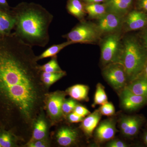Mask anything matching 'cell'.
I'll use <instances>...</instances> for the list:
<instances>
[{
	"label": "cell",
	"instance_id": "6da1fadb",
	"mask_svg": "<svg viewBox=\"0 0 147 147\" xmlns=\"http://www.w3.org/2000/svg\"><path fill=\"white\" fill-rule=\"evenodd\" d=\"M36 57L14 33L0 35V129L28 134L45 108L48 88Z\"/></svg>",
	"mask_w": 147,
	"mask_h": 147
},
{
	"label": "cell",
	"instance_id": "7a4b0ae2",
	"mask_svg": "<svg viewBox=\"0 0 147 147\" xmlns=\"http://www.w3.org/2000/svg\"><path fill=\"white\" fill-rule=\"evenodd\" d=\"M11 12L15 20L14 34L32 47H45L50 41L49 29L54 16L42 5L23 2Z\"/></svg>",
	"mask_w": 147,
	"mask_h": 147
},
{
	"label": "cell",
	"instance_id": "3957f363",
	"mask_svg": "<svg viewBox=\"0 0 147 147\" xmlns=\"http://www.w3.org/2000/svg\"><path fill=\"white\" fill-rule=\"evenodd\" d=\"M147 62V51L138 34L125 36L119 63L124 67L127 83L142 73Z\"/></svg>",
	"mask_w": 147,
	"mask_h": 147
},
{
	"label": "cell",
	"instance_id": "277c9868",
	"mask_svg": "<svg viewBox=\"0 0 147 147\" xmlns=\"http://www.w3.org/2000/svg\"><path fill=\"white\" fill-rule=\"evenodd\" d=\"M102 35L96 24L84 21L62 37L73 44L93 43L100 40Z\"/></svg>",
	"mask_w": 147,
	"mask_h": 147
},
{
	"label": "cell",
	"instance_id": "5b68a950",
	"mask_svg": "<svg viewBox=\"0 0 147 147\" xmlns=\"http://www.w3.org/2000/svg\"><path fill=\"white\" fill-rule=\"evenodd\" d=\"M100 60L103 65L119 63L122 49L119 33L106 35L100 40Z\"/></svg>",
	"mask_w": 147,
	"mask_h": 147
},
{
	"label": "cell",
	"instance_id": "8992f818",
	"mask_svg": "<svg viewBox=\"0 0 147 147\" xmlns=\"http://www.w3.org/2000/svg\"><path fill=\"white\" fill-rule=\"evenodd\" d=\"M102 76L115 90L120 92L127 84L126 72L123 65L119 63L109 64L102 70Z\"/></svg>",
	"mask_w": 147,
	"mask_h": 147
},
{
	"label": "cell",
	"instance_id": "52a82bcc",
	"mask_svg": "<svg viewBox=\"0 0 147 147\" xmlns=\"http://www.w3.org/2000/svg\"><path fill=\"white\" fill-rule=\"evenodd\" d=\"M66 94L65 92L57 91L48 93L45 97V108L50 119L53 122L59 121L64 116L62 107Z\"/></svg>",
	"mask_w": 147,
	"mask_h": 147
},
{
	"label": "cell",
	"instance_id": "ba28073f",
	"mask_svg": "<svg viewBox=\"0 0 147 147\" xmlns=\"http://www.w3.org/2000/svg\"><path fill=\"white\" fill-rule=\"evenodd\" d=\"M124 18L115 13L107 12L97 19L96 24L102 35L119 33L123 28Z\"/></svg>",
	"mask_w": 147,
	"mask_h": 147
},
{
	"label": "cell",
	"instance_id": "9c48e42d",
	"mask_svg": "<svg viewBox=\"0 0 147 147\" xmlns=\"http://www.w3.org/2000/svg\"><path fill=\"white\" fill-rule=\"evenodd\" d=\"M147 28V13L132 9L124 18L123 28L125 31H142Z\"/></svg>",
	"mask_w": 147,
	"mask_h": 147
},
{
	"label": "cell",
	"instance_id": "30bf717a",
	"mask_svg": "<svg viewBox=\"0 0 147 147\" xmlns=\"http://www.w3.org/2000/svg\"><path fill=\"white\" fill-rule=\"evenodd\" d=\"M144 121V118L142 116H125L120 120L119 127L123 135L131 138L139 133Z\"/></svg>",
	"mask_w": 147,
	"mask_h": 147
},
{
	"label": "cell",
	"instance_id": "8fae6325",
	"mask_svg": "<svg viewBox=\"0 0 147 147\" xmlns=\"http://www.w3.org/2000/svg\"><path fill=\"white\" fill-rule=\"evenodd\" d=\"M119 93L122 106L127 111H135L147 103V98L135 94L126 87Z\"/></svg>",
	"mask_w": 147,
	"mask_h": 147
},
{
	"label": "cell",
	"instance_id": "7c38bea8",
	"mask_svg": "<svg viewBox=\"0 0 147 147\" xmlns=\"http://www.w3.org/2000/svg\"><path fill=\"white\" fill-rule=\"evenodd\" d=\"M115 120L107 119L102 121L96 128L94 138L98 144H102L113 139L117 132Z\"/></svg>",
	"mask_w": 147,
	"mask_h": 147
},
{
	"label": "cell",
	"instance_id": "4fadbf2b",
	"mask_svg": "<svg viewBox=\"0 0 147 147\" xmlns=\"http://www.w3.org/2000/svg\"><path fill=\"white\" fill-rule=\"evenodd\" d=\"M134 0H105L107 12H111L124 17L133 9Z\"/></svg>",
	"mask_w": 147,
	"mask_h": 147
},
{
	"label": "cell",
	"instance_id": "5bb4252c",
	"mask_svg": "<svg viewBox=\"0 0 147 147\" xmlns=\"http://www.w3.org/2000/svg\"><path fill=\"white\" fill-rule=\"evenodd\" d=\"M102 117L99 110H96L90 113L82 121L81 127L84 134L88 137L92 135L94 129L97 127Z\"/></svg>",
	"mask_w": 147,
	"mask_h": 147
},
{
	"label": "cell",
	"instance_id": "9a60e30c",
	"mask_svg": "<svg viewBox=\"0 0 147 147\" xmlns=\"http://www.w3.org/2000/svg\"><path fill=\"white\" fill-rule=\"evenodd\" d=\"M78 133L75 129L68 127H63L58 130L56 138L59 145L68 147L74 144L77 140Z\"/></svg>",
	"mask_w": 147,
	"mask_h": 147
},
{
	"label": "cell",
	"instance_id": "2e32d148",
	"mask_svg": "<svg viewBox=\"0 0 147 147\" xmlns=\"http://www.w3.org/2000/svg\"><path fill=\"white\" fill-rule=\"evenodd\" d=\"M125 87L135 94L147 98V78L142 73Z\"/></svg>",
	"mask_w": 147,
	"mask_h": 147
},
{
	"label": "cell",
	"instance_id": "e0dca14e",
	"mask_svg": "<svg viewBox=\"0 0 147 147\" xmlns=\"http://www.w3.org/2000/svg\"><path fill=\"white\" fill-rule=\"evenodd\" d=\"M15 20L11 11H7L0 9V35L11 33L15 26Z\"/></svg>",
	"mask_w": 147,
	"mask_h": 147
},
{
	"label": "cell",
	"instance_id": "ac0fdd59",
	"mask_svg": "<svg viewBox=\"0 0 147 147\" xmlns=\"http://www.w3.org/2000/svg\"><path fill=\"white\" fill-rule=\"evenodd\" d=\"M47 124L42 112L35 121L32 132V137L30 141L45 139L47 137Z\"/></svg>",
	"mask_w": 147,
	"mask_h": 147
},
{
	"label": "cell",
	"instance_id": "d6986e66",
	"mask_svg": "<svg viewBox=\"0 0 147 147\" xmlns=\"http://www.w3.org/2000/svg\"><path fill=\"white\" fill-rule=\"evenodd\" d=\"M89 88L83 84H76L69 87L66 90L67 94L72 99L78 101H88Z\"/></svg>",
	"mask_w": 147,
	"mask_h": 147
},
{
	"label": "cell",
	"instance_id": "ffe728a7",
	"mask_svg": "<svg viewBox=\"0 0 147 147\" xmlns=\"http://www.w3.org/2000/svg\"><path fill=\"white\" fill-rule=\"evenodd\" d=\"M66 9L69 14L80 22L84 21L86 12L85 9V3L82 0H68Z\"/></svg>",
	"mask_w": 147,
	"mask_h": 147
},
{
	"label": "cell",
	"instance_id": "44dd1931",
	"mask_svg": "<svg viewBox=\"0 0 147 147\" xmlns=\"http://www.w3.org/2000/svg\"><path fill=\"white\" fill-rule=\"evenodd\" d=\"M85 9L89 18L97 20L107 13L106 7L104 3H90L85 4Z\"/></svg>",
	"mask_w": 147,
	"mask_h": 147
},
{
	"label": "cell",
	"instance_id": "7402d4cb",
	"mask_svg": "<svg viewBox=\"0 0 147 147\" xmlns=\"http://www.w3.org/2000/svg\"><path fill=\"white\" fill-rule=\"evenodd\" d=\"M73 43L71 41H65L60 44H55L47 48L43 52L39 55L37 56L36 59L37 61L42 59L49 57H53L57 56L58 53H60L63 49L67 47L69 45L73 44Z\"/></svg>",
	"mask_w": 147,
	"mask_h": 147
},
{
	"label": "cell",
	"instance_id": "603a6c76",
	"mask_svg": "<svg viewBox=\"0 0 147 147\" xmlns=\"http://www.w3.org/2000/svg\"><path fill=\"white\" fill-rule=\"evenodd\" d=\"M17 135L10 130L0 129V145L2 147L17 146Z\"/></svg>",
	"mask_w": 147,
	"mask_h": 147
},
{
	"label": "cell",
	"instance_id": "cb8c5ba5",
	"mask_svg": "<svg viewBox=\"0 0 147 147\" xmlns=\"http://www.w3.org/2000/svg\"><path fill=\"white\" fill-rule=\"evenodd\" d=\"M108 102V96L105 92V87L100 83H98L92 106L95 107L96 105H102Z\"/></svg>",
	"mask_w": 147,
	"mask_h": 147
},
{
	"label": "cell",
	"instance_id": "d4e9b609",
	"mask_svg": "<svg viewBox=\"0 0 147 147\" xmlns=\"http://www.w3.org/2000/svg\"><path fill=\"white\" fill-rule=\"evenodd\" d=\"M39 69L41 71L47 72H61L63 71L58 63L57 56L52 57L49 62L43 65H40Z\"/></svg>",
	"mask_w": 147,
	"mask_h": 147
},
{
	"label": "cell",
	"instance_id": "484cf974",
	"mask_svg": "<svg viewBox=\"0 0 147 147\" xmlns=\"http://www.w3.org/2000/svg\"><path fill=\"white\" fill-rule=\"evenodd\" d=\"M66 73L65 71H63L61 72H57L53 76L48 77H41V80L45 86L49 88L55 82H57L59 79L65 76Z\"/></svg>",
	"mask_w": 147,
	"mask_h": 147
},
{
	"label": "cell",
	"instance_id": "4316f807",
	"mask_svg": "<svg viewBox=\"0 0 147 147\" xmlns=\"http://www.w3.org/2000/svg\"><path fill=\"white\" fill-rule=\"evenodd\" d=\"M77 105L76 100L71 98L65 100L62 107L63 116H67L69 114L73 112L75 107Z\"/></svg>",
	"mask_w": 147,
	"mask_h": 147
},
{
	"label": "cell",
	"instance_id": "83f0119b",
	"mask_svg": "<svg viewBox=\"0 0 147 147\" xmlns=\"http://www.w3.org/2000/svg\"><path fill=\"white\" fill-rule=\"evenodd\" d=\"M98 110L102 115L107 117H111L114 115L115 113V109L113 103L108 101L105 104L101 105Z\"/></svg>",
	"mask_w": 147,
	"mask_h": 147
},
{
	"label": "cell",
	"instance_id": "f1b7e54d",
	"mask_svg": "<svg viewBox=\"0 0 147 147\" xmlns=\"http://www.w3.org/2000/svg\"><path fill=\"white\" fill-rule=\"evenodd\" d=\"M134 8L147 14V0H135Z\"/></svg>",
	"mask_w": 147,
	"mask_h": 147
},
{
	"label": "cell",
	"instance_id": "f546056e",
	"mask_svg": "<svg viewBox=\"0 0 147 147\" xmlns=\"http://www.w3.org/2000/svg\"><path fill=\"white\" fill-rule=\"evenodd\" d=\"M29 147H45L49 146V143L45 139L30 141L27 145Z\"/></svg>",
	"mask_w": 147,
	"mask_h": 147
},
{
	"label": "cell",
	"instance_id": "4dcf8cb0",
	"mask_svg": "<svg viewBox=\"0 0 147 147\" xmlns=\"http://www.w3.org/2000/svg\"><path fill=\"white\" fill-rule=\"evenodd\" d=\"M73 112L84 118L88 115L91 113L89 110L86 107L79 105H76L73 110Z\"/></svg>",
	"mask_w": 147,
	"mask_h": 147
},
{
	"label": "cell",
	"instance_id": "1f68e13d",
	"mask_svg": "<svg viewBox=\"0 0 147 147\" xmlns=\"http://www.w3.org/2000/svg\"><path fill=\"white\" fill-rule=\"evenodd\" d=\"M67 117L69 121L71 123L82 122L84 118L83 117L73 112L69 114Z\"/></svg>",
	"mask_w": 147,
	"mask_h": 147
},
{
	"label": "cell",
	"instance_id": "d6a6232c",
	"mask_svg": "<svg viewBox=\"0 0 147 147\" xmlns=\"http://www.w3.org/2000/svg\"><path fill=\"white\" fill-rule=\"evenodd\" d=\"M108 147H127L128 145L126 143L119 140H110L106 145Z\"/></svg>",
	"mask_w": 147,
	"mask_h": 147
},
{
	"label": "cell",
	"instance_id": "836d02e7",
	"mask_svg": "<svg viewBox=\"0 0 147 147\" xmlns=\"http://www.w3.org/2000/svg\"><path fill=\"white\" fill-rule=\"evenodd\" d=\"M138 35L147 51V31L146 29L141 31Z\"/></svg>",
	"mask_w": 147,
	"mask_h": 147
},
{
	"label": "cell",
	"instance_id": "e575fe53",
	"mask_svg": "<svg viewBox=\"0 0 147 147\" xmlns=\"http://www.w3.org/2000/svg\"><path fill=\"white\" fill-rule=\"evenodd\" d=\"M11 7L9 5L7 0H0V9L5 11H9Z\"/></svg>",
	"mask_w": 147,
	"mask_h": 147
},
{
	"label": "cell",
	"instance_id": "d590c367",
	"mask_svg": "<svg viewBox=\"0 0 147 147\" xmlns=\"http://www.w3.org/2000/svg\"><path fill=\"white\" fill-rule=\"evenodd\" d=\"M105 0H86L84 2V3H100L104 2Z\"/></svg>",
	"mask_w": 147,
	"mask_h": 147
},
{
	"label": "cell",
	"instance_id": "8d00e7d4",
	"mask_svg": "<svg viewBox=\"0 0 147 147\" xmlns=\"http://www.w3.org/2000/svg\"><path fill=\"white\" fill-rule=\"evenodd\" d=\"M143 140L145 144L147 146V131H145L143 135Z\"/></svg>",
	"mask_w": 147,
	"mask_h": 147
},
{
	"label": "cell",
	"instance_id": "74e56055",
	"mask_svg": "<svg viewBox=\"0 0 147 147\" xmlns=\"http://www.w3.org/2000/svg\"><path fill=\"white\" fill-rule=\"evenodd\" d=\"M142 73L147 78V62L145 65L144 68L142 71Z\"/></svg>",
	"mask_w": 147,
	"mask_h": 147
},
{
	"label": "cell",
	"instance_id": "f35d334b",
	"mask_svg": "<svg viewBox=\"0 0 147 147\" xmlns=\"http://www.w3.org/2000/svg\"><path fill=\"white\" fill-rule=\"evenodd\" d=\"M82 1H83V2H84L85 1H86V0H82Z\"/></svg>",
	"mask_w": 147,
	"mask_h": 147
},
{
	"label": "cell",
	"instance_id": "ab89813d",
	"mask_svg": "<svg viewBox=\"0 0 147 147\" xmlns=\"http://www.w3.org/2000/svg\"><path fill=\"white\" fill-rule=\"evenodd\" d=\"M0 147H2L1 146V145H0Z\"/></svg>",
	"mask_w": 147,
	"mask_h": 147
},
{
	"label": "cell",
	"instance_id": "60d3db41",
	"mask_svg": "<svg viewBox=\"0 0 147 147\" xmlns=\"http://www.w3.org/2000/svg\"><path fill=\"white\" fill-rule=\"evenodd\" d=\"M146 30L147 31V28L146 29Z\"/></svg>",
	"mask_w": 147,
	"mask_h": 147
},
{
	"label": "cell",
	"instance_id": "b9f144b4",
	"mask_svg": "<svg viewBox=\"0 0 147 147\" xmlns=\"http://www.w3.org/2000/svg\"></svg>",
	"mask_w": 147,
	"mask_h": 147
}]
</instances>
